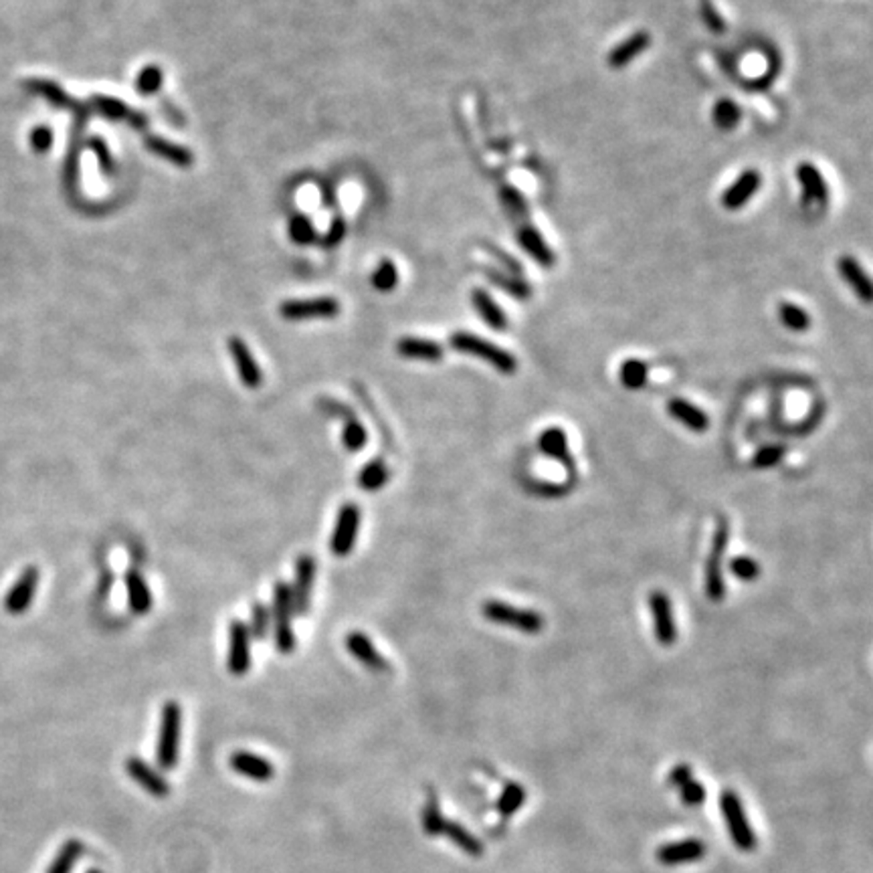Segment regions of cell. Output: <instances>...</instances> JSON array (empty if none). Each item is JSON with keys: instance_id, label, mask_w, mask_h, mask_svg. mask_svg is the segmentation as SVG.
Instances as JSON below:
<instances>
[{"instance_id": "836d02e7", "label": "cell", "mask_w": 873, "mask_h": 873, "mask_svg": "<svg viewBox=\"0 0 873 873\" xmlns=\"http://www.w3.org/2000/svg\"><path fill=\"white\" fill-rule=\"evenodd\" d=\"M742 120V110L732 100H719L714 105V124L719 130L730 132Z\"/></svg>"}, {"instance_id": "44dd1931", "label": "cell", "mask_w": 873, "mask_h": 873, "mask_svg": "<svg viewBox=\"0 0 873 873\" xmlns=\"http://www.w3.org/2000/svg\"><path fill=\"white\" fill-rule=\"evenodd\" d=\"M651 45V35L647 31H637L631 37H627L623 43H619L617 47L609 53V67L613 69H625L629 63L635 61L641 53L647 51V47Z\"/></svg>"}, {"instance_id": "d6986e66", "label": "cell", "mask_w": 873, "mask_h": 873, "mask_svg": "<svg viewBox=\"0 0 873 873\" xmlns=\"http://www.w3.org/2000/svg\"><path fill=\"white\" fill-rule=\"evenodd\" d=\"M538 447L546 457L556 459L558 463H562L566 467V471L574 473V457L569 447V437H566V433L561 427L546 429L544 433L540 435Z\"/></svg>"}, {"instance_id": "f546056e", "label": "cell", "mask_w": 873, "mask_h": 873, "mask_svg": "<svg viewBox=\"0 0 873 873\" xmlns=\"http://www.w3.org/2000/svg\"><path fill=\"white\" fill-rule=\"evenodd\" d=\"M389 480H391V471L382 459H372V461H368L358 473V485L364 491L382 490Z\"/></svg>"}, {"instance_id": "60d3db41", "label": "cell", "mask_w": 873, "mask_h": 873, "mask_svg": "<svg viewBox=\"0 0 873 873\" xmlns=\"http://www.w3.org/2000/svg\"><path fill=\"white\" fill-rule=\"evenodd\" d=\"M269 623H272V613H269V609L265 605H261V602H255L253 609H251V623L247 625L251 637L263 641V639H267L269 635Z\"/></svg>"}, {"instance_id": "ee69618b", "label": "cell", "mask_w": 873, "mask_h": 873, "mask_svg": "<svg viewBox=\"0 0 873 873\" xmlns=\"http://www.w3.org/2000/svg\"><path fill=\"white\" fill-rule=\"evenodd\" d=\"M500 201L503 203V206H506L508 213H511L518 219H524L528 214V206H526L524 196H521L516 191V188H511V186L503 188V191L500 193Z\"/></svg>"}, {"instance_id": "7dc6e473", "label": "cell", "mask_w": 873, "mask_h": 873, "mask_svg": "<svg viewBox=\"0 0 873 873\" xmlns=\"http://www.w3.org/2000/svg\"><path fill=\"white\" fill-rule=\"evenodd\" d=\"M524 789H521L520 785H508L506 789V793H503L501 800H500V811L503 815H511V813H516L520 805H521V800H524Z\"/></svg>"}, {"instance_id": "3957f363", "label": "cell", "mask_w": 873, "mask_h": 873, "mask_svg": "<svg viewBox=\"0 0 873 873\" xmlns=\"http://www.w3.org/2000/svg\"><path fill=\"white\" fill-rule=\"evenodd\" d=\"M481 615L485 620H490V623L511 627L526 635H538L544 629V617L540 615L538 610L521 609L498 599L485 600L481 605Z\"/></svg>"}, {"instance_id": "ac0fdd59", "label": "cell", "mask_w": 873, "mask_h": 873, "mask_svg": "<svg viewBox=\"0 0 873 873\" xmlns=\"http://www.w3.org/2000/svg\"><path fill=\"white\" fill-rule=\"evenodd\" d=\"M346 650L354 657V660L362 663L366 670L378 671V673L389 671V661L378 653L374 643L362 631H352L346 637Z\"/></svg>"}, {"instance_id": "83f0119b", "label": "cell", "mask_w": 873, "mask_h": 873, "mask_svg": "<svg viewBox=\"0 0 873 873\" xmlns=\"http://www.w3.org/2000/svg\"><path fill=\"white\" fill-rule=\"evenodd\" d=\"M146 148L152 152V154H156L160 158H164L168 160L170 164H174L178 168H188V166H193V154H191V150H186L184 146H178V144L174 142H168L164 138H156V136H150L146 140Z\"/></svg>"}, {"instance_id": "b9f144b4", "label": "cell", "mask_w": 873, "mask_h": 873, "mask_svg": "<svg viewBox=\"0 0 873 873\" xmlns=\"http://www.w3.org/2000/svg\"><path fill=\"white\" fill-rule=\"evenodd\" d=\"M730 570H732L736 579H740L744 582H750L754 579H759L760 564L750 556H736L734 561L730 562Z\"/></svg>"}, {"instance_id": "8992f818", "label": "cell", "mask_w": 873, "mask_h": 873, "mask_svg": "<svg viewBox=\"0 0 873 873\" xmlns=\"http://www.w3.org/2000/svg\"><path fill=\"white\" fill-rule=\"evenodd\" d=\"M360 508L356 503L348 501L338 510V518L334 524V532H332L330 540V551L338 558H344L354 551L356 540H358V530H360Z\"/></svg>"}, {"instance_id": "d6a6232c", "label": "cell", "mask_w": 873, "mask_h": 873, "mask_svg": "<svg viewBox=\"0 0 873 873\" xmlns=\"http://www.w3.org/2000/svg\"><path fill=\"white\" fill-rule=\"evenodd\" d=\"M37 580H39V572L35 570V569H29L25 574H23V579L19 580V584H16L15 590L11 592V599H8V607H11L13 610H23L29 607V602L35 595V589H37Z\"/></svg>"}, {"instance_id": "f907efd6", "label": "cell", "mask_w": 873, "mask_h": 873, "mask_svg": "<svg viewBox=\"0 0 873 873\" xmlns=\"http://www.w3.org/2000/svg\"><path fill=\"white\" fill-rule=\"evenodd\" d=\"M704 797H706L704 787H701L699 782L689 779L688 782H683L681 785V799L686 805H699L701 800H704Z\"/></svg>"}, {"instance_id": "ab89813d", "label": "cell", "mask_w": 873, "mask_h": 873, "mask_svg": "<svg viewBox=\"0 0 873 873\" xmlns=\"http://www.w3.org/2000/svg\"><path fill=\"white\" fill-rule=\"evenodd\" d=\"M164 81V71L158 65H148L140 71L136 79V89L142 95H154Z\"/></svg>"}, {"instance_id": "7402d4cb", "label": "cell", "mask_w": 873, "mask_h": 873, "mask_svg": "<svg viewBox=\"0 0 873 873\" xmlns=\"http://www.w3.org/2000/svg\"><path fill=\"white\" fill-rule=\"evenodd\" d=\"M706 855V845L698 839L670 843L657 849V861L663 866H680V863L698 861Z\"/></svg>"}, {"instance_id": "7a4b0ae2", "label": "cell", "mask_w": 873, "mask_h": 873, "mask_svg": "<svg viewBox=\"0 0 873 873\" xmlns=\"http://www.w3.org/2000/svg\"><path fill=\"white\" fill-rule=\"evenodd\" d=\"M180 738H183V708L176 701H166L162 708L156 744V762L162 770H173L178 764Z\"/></svg>"}, {"instance_id": "cb8c5ba5", "label": "cell", "mask_w": 873, "mask_h": 873, "mask_svg": "<svg viewBox=\"0 0 873 873\" xmlns=\"http://www.w3.org/2000/svg\"><path fill=\"white\" fill-rule=\"evenodd\" d=\"M397 352H399L402 358H409V360H422V362H439V360H443L445 350H443V346L437 344V342H433V340L409 336V338H401V340H399Z\"/></svg>"}, {"instance_id": "30bf717a", "label": "cell", "mask_w": 873, "mask_h": 873, "mask_svg": "<svg viewBox=\"0 0 873 873\" xmlns=\"http://www.w3.org/2000/svg\"><path fill=\"white\" fill-rule=\"evenodd\" d=\"M227 668L233 675L247 673L251 668V633L243 620H233L229 627Z\"/></svg>"}, {"instance_id": "74e56055", "label": "cell", "mask_w": 873, "mask_h": 873, "mask_svg": "<svg viewBox=\"0 0 873 873\" xmlns=\"http://www.w3.org/2000/svg\"><path fill=\"white\" fill-rule=\"evenodd\" d=\"M29 87L33 89V92L41 94L45 100L51 102L53 105H57V107H69L71 105V97L65 92H63V89L57 84H53V81L35 79V81H31Z\"/></svg>"}, {"instance_id": "bcb514c9", "label": "cell", "mask_w": 873, "mask_h": 873, "mask_svg": "<svg viewBox=\"0 0 873 873\" xmlns=\"http://www.w3.org/2000/svg\"><path fill=\"white\" fill-rule=\"evenodd\" d=\"M699 13H701V19H704V23H706L709 31L718 33V35L726 31V23L722 19V15L718 13V8L712 5V0H701Z\"/></svg>"}, {"instance_id": "277c9868", "label": "cell", "mask_w": 873, "mask_h": 873, "mask_svg": "<svg viewBox=\"0 0 873 873\" xmlns=\"http://www.w3.org/2000/svg\"><path fill=\"white\" fill-rule=\"evenodd\" d=\"M728 544H730V521L726 518H719L716 534L712 538V546H709V556L706 561V597L712 602H719L726 595L722 564Z\"/></svg>"}, {"instance_id": "d4e9b609", "label": "cell", "mask_w": 873, "mask_h": 873, "mask_svg": "<svg viewBox=\"0 0 873 873\" xmlns=\"http://www.w3.org/2000/svg\"><path fill=\"white\" fill-rule=\"evenodd\" d=\"M668 412L675 421L681 422L683 427L696 431V433H704L709 427V419L706 412L686 399H671L668 402Z\"/></svg>"}, {"instance_id": "816d5d0a", "label": "cell", "mask_w": 873, "mask_h": 873, "mask_svg": "<svg viewBox=\"0 0 873 873\" xmlns=\"http://www.w3.org/2000/svg\"><path fill=\"white\" fill-rule=\"evenodd\" d=\"M89 146H92V150L97 154V162H100V166L105 170V173H112L114 162H112V156H110V150H107V146H105V142L102 138H94L92 142H89Z\"/></svg>"}, {"instance_id": "d590c367", "label": "cell", "mask_w": 873, "mask_h": 873, "mask_svg": "<svg viewBox=\"0 0 873 873\" xmlns=\"http://www.w3.org/2000/svg\"><path fill=\"white\" fill-rule=\"evenodd\" d=\"M441 833H445V835L449 837V839H451V841L457 845V848H461V849L467 851V853H473V855H480V853H481V843L477 841L470 831L463 829V827L459 825V823H449V821H445L443 831H441Z\"/></svg>"}, {"instance_id": "c3c4849f", "label": "cell", "mask_w": 873, "mask_h": 873, "mask_svg": "<svg viewBox=\"0 0 873 873\" xmlns=\"http://www.w3.org/2000/svg\"><path fill=\"white\" fill-rule=\"evenodd\" d=\"M29 142H31L33 152H37V154H47L53 144L51 128H47V125H37V128L31 132Z\"/></svg>"}, {"instance_id": "7bdbcfd3", "label": "cell", "mask_w": 873, "mask_h": 873, "mask_svg": "<svg viewBox=\"0 0 873 873\" xmlns=\"http://www.w3.org/2000/svg\"><path fill=\"white\" fill-rule=\"evenodd\" d=\"M290 237L298 243V245H308L313 239H316V231H313L312 223L303 214H295L290 221Z\"/></svg>"}, {"instance_id": "5bb4252c", "label": "cell", "mask_w": 873, "mask_h": 873, "mask_svg": "<svg viewBox=\"0 0 873 873\" xmlns=\"http://www.w3.org/2000/svg\"><path fill=\"white\" fill-rule=\"evenodd\" d=\"M125 772H128L130 779L134 782H138V785L144 790H146V793H150L152 797H158V799L168 797L170 787H168V782L164 780V777H160V774L154 769H152L150 764H146L142 759H138V756H132V759L125 760Z\"/></svg>"}, {"instance_id": "9a60e30c", "label": "cell", "mask_w": 873, "mask_h": 873, "mask_svg": "<svg viewBox=\"0 0 873 873\" xmlns=\"http://www.w3.org/2000/svg\"><path fill=\"white\" fill-rule=\"evenodd\" d=\"M797 178L800 188H803L805 206L811 203L827 204V201H829V186H827L821 170L811 164V162H803V164L797 166Z\"/></svg>"}, {"instance_id": "484cf974", "label": "cell", "mask_w": 873, "mask_h": 873, "mask_svg": "<svg viewBox=\"0 0 873 873\" xmlns=\"http://www.w3.org/2000/svg\"><path fill=\"white\" fill-rule=\"evenodd\" d=\"M94 107L97 112H100L104 118L107 120H115V122H130L132 125H136V128H142V125H146L148 120L144 118V115H140L138 112H134L130 110L128 105H125L124 102L120 100H115V97H110V95H94V100H92Z\"/></svg>"}, {"instance_id": "52a82bcc", "label": "cell", "mask_w": 873, "mask_h": 873, "mask_svg": "<svg viewBox=\"0 0 873 873\" xmlns=\"http://www.w3.org/2000/svg\"><path fill=\"white\" fill-rule=\"evenodd\" d=\"M719 805H722V813H724V818L728 823V829H730V833H732V839L736 843V848H740L744 851H750L756 845V837L750 829L749 818H746L740 799L736 797L734 790H724Z\"/></svg>"}, {"instance_id": "7c38bea8", "label": "cell", "mask_w": 873, "mask_h": 873, "mask_svg": "<svg viewBox=\"0 0 873 873\" xmlns=\"http://www.w3.org/2000/svg\"><path fill=\"white\" fill-rule=\"evenodd\" d=\"M762 186V174L759 170H744V173L738 176L734 183L726 188L722 194V206L728 211H738L742 209L744 204H749L752 201V196L759 193V188Z\"/></svg>"}, {"instance_id": "4fadbf2b", "label": "cell", "mask_w": 873, "mask_h": 873, "mask_svg": "<svg viewBox=\"0 0 873 873\" xmlns=\"http://www.w3.org/2000/svg\"><path fill=\"white\" fill-rule=\"evenodd\" d=\"M229 352L233 356V362H235L241 382L245 384L247 389H259L261 382H263V372H261V366L257 364L253 354H251V350L245 342L237 336H233L229 340Z\"/></svg>"}, {"instance_id": "6da1fadb", "label": "cell", "mask_w": 873, "mask_h": 873, "mask_svg": "<svg viewBox=\"0 0 873 873\" xmlns=\"http://www.w3.org/2000/svg\"><path fill=\"white\" fill-rule=\"evenodd\" d=\"M449 344H451V348L457 350V352L483 360V362H488L501 374H514L520 366L514 354L503 350L501 346H496L488 340L471 334V332H455V334L449 338Z\"/></svg>"}, {"instance_id": "e575fe53", "label": "cell", "mask_w": 873, "mask_h": 873, "mask_svg": "<svg viewBox=\"0 0 873 873\" xmlns=\"http://www.w3.org/2000/svg\"><path fill=\"white\" fill-rule=\"evenodd\" d=\"M81 851H84V845H81L77 839H69L59 849L57 858H55V861L51 863V868L47 869V873H71V869H74Z\"/></svg>"}, {"instance_id": "11a10c76", "label": "cell", "mask_w": 873, "mask_h": 873, "mask_svg": "<svg viewBox=\"0 0 873 873\" xmlns=\"http://www.w3.org/2000/svg\"><path fill=\"white\" fill-rule=\"evenodd\" d=\"M89 873H102V871H89Z\"/></svg>"}, {"instance_id": "8d00e7d4", "label": "cell", "mask_w": 873, "mask_h": 873, "mask_svg": "<svg viewBox=\"0 0 873 873\" xmlns=\"http://www.w3.org/2000/svg\"><path fill=\"white\" fill-rule=\"evenodd\" d=\"M368 433L362 422L354 417H348L344 431H342V443L348 449V451H360L366 445Z\"/></svg>"}, {"instance_id": "ffe728a7", "label": "cell", "mask_w": 873, "mask_h": 873, "mask_svg": "<svg viewBox=\"0 0 873 873\" xmlns=\"http://www.w3.org/2000/svg\"><path fill=\"white\" fill-rule=\"evenodd\" d=\"M518 241L520 247L526 251V253L532 257L538 265L542 267H552L554 265V251L548 247V243L544 241L542 233H540L534 224H520L518 229Z\"/></svg>"}, {"instance_id": "4316f807", "label": "cell", "mask_w": 873, "mask_h": 873, "mask_svg": "<svg viewBox=\"0 0 873 873\" xmlns=\"http://www.w3.org/2000/svg\"><path fill=\"white\" fill-rule=\"evenodd\" d=\"M125 590H128V605L136 615H146L152 609V590L148 582L138 570L125 572Z\"/></svg>"}, {"instance_id": "f5cc1de1", "label": "cell", "mask_w": 873, "mask_h": 873, "mask_svg": "<svg viewBox=\"0 0 873 873\" xmlns=\"http://www.w3.org/2000/svg\"><path fill=\"white\" fill-rule=\"evenodd\" d=\"M344 231H346V229H344V221H342V219H336L334 223H332V227H330V231H328V235L323 237V243H326L328 247H334V245H338V243L342 241V237H344Z\"/></svg>"}, {"instance_id": "ba28073f", "label": "cell", "mask_w": 873, "mask_h": 873, "mask_svg": "<svg viewBox=\"0 0 873 873\" xmlns=\"http://www.w3.org/2000/svg\"><path fill=\"white\" fill-rule=\"evenodd\" d=\"M316 582V561L303 554L295 564V582L292 589V605L295 615H308L312 609V592Z\"/></svg>"}, {"instance_id": "681fc988", "label": "cell", "mask_w": 873, "mask_h": 873, "mask_svg": "<svg viewBox=\"0 0 873 873\" xmlns=\"http://www.w3.org/2000/svg\"><path fill=\"white\" fill-rule=\"evenodd\" d=\"M422 823H425V831L429 835H437L443 831L445 818L439 813V805L435 803V799H431V803L425 809V817H422Z\"/></svg>"}, {"instance_id": "f6af8a7d", "label": "cell", "mask_w": 873, "mask_h": 873, "mask_svg": "<svg viewBox=\"0 0 873 873\" xmlns=\"http://www.w3.org/2000/svg\"><path fill=\"white\" fill-rule=\"evenodd\" d=\"M782 459H785V447L769 445V447H762L760 451L754 455L752 465L756 467V470H769V467H774L777 463H780Z\"/></svg>"}, {"instance_id": "603a6c76", "label": "cell", "mask_w": 873, "mask_h": 873, "mask_svg": "<svg viewBox=\"0 0 873 873\" xmlns=\"http://www.w3.org/2000/svg\"><path fill=\"white\" fill-rule=\"evenodd\" d=\"M471 303L480 316L491 330L496 332H506L508 330V316L506 312L500 308V303L491 298V295L481 290V287H475L471 293Z\"/></svg>"}, {"instance_id": "4dcf8cb0", "label": "cell", "mask_w": 873, "mask_h": 873, "mask_svg": "<svg viewBox=\"0 0 873 873\" xmlns=\"http://www.w3.org/2000/svg\"><path fill=\"white\" fill-rule=\"evenodd\" d=\"M619 378H620V384H623L625 389L641 391L643 386L647 384V381H650V366H647L643 360L629 358V360H625L623 364H620Z\"/></svg>"}, {"instance_id": "f35d334b", "label": "cell", "mask_w": 873, "mask_h": 873, "mask_svg": "<svg viewBox=\"0 0 873 873\" xmlns=\"http://www.w3.org/2000/svg\"><path fill=\"white\" fill-rule=\"evenodd\" d=\"M397 283H399L397 265H394L392 261L384 259L372 273V285L378 292H392L394 287H397Z\"/></svg>"}, {"instance_id": "e0dca14e", "label": "cell", "mask_w": 873, "mask_h": 873, "mask_svg": "<svg viewBox=\"0 0 873 873\" xmlns=\"http://www.w3.org/2000/svg\"><path fill=\"white\" fill-rule=\"evenodd\" d=\"M837 272H839L841 279L848 283L853 293L863 303H869L873 300V285L869 282V277L866 273V269L859 265V261L851 255H843L837 259Z\"/></svg>"}, {"instance_id": "1f68e13d", "label": "cell", "mask_w": 873, "mask_h": 873, "mask_svg": "<svg viewBox=\"0 0 873 873\" xmlns=\"http://www.w3.org/2000/svg\"><path fill=\"white\" fill-rule=\"evenodd\" d=\"M779 318L782 326L795 332V334H800V332H807L811 328V316L793 302H782L779 305Z\"/></svg>"}, {"instance_id": "9c48e42d", "label": "cell", "mask_w": 873, "mask_h": 873, "mask_svg": "<svg viewBox=\"0 0 873 873\" xmlns=\"http://www.w3.org/2000/svg\"><path fill=\"white\" fill-rule=\"evenodd\" d=\"M650 609L653 615L655 639L665 647L673 645L675 639H678V627H675L673 607L668 592L653 590L650 595Z\"/></svg>"}, {"instance_id": "8fae6325", "label": "cell", "mask_w": 873, "mask_h": 873, "mask_svg": "<svg viewBox=\"0 0 873 873\" xmlns=\"http://www.w3.org/2000/svg\"><path fill=\"white\" fill-rule=\"evenodd\" d=\"M282 316L285 320H313V318H334L340 313V303L334 298H313V300H292L282 303Z\"/></svg>"}, {"instance_id": "2e32d148", "label": "cell", "mask_w": 873, "mask_h": 873, "mask_svg": "<svg viewBox=\"0 0 873 873\" xmlns=\"http://www.w3.org/2000/svg\"><path fill=\"white\" fill-rule=\"evenodd\" d=\"M229 762H231V769L235 770L237 774H241V777H245L249 780H255V782L272 780L273 774H275L273 764L269 762L265 756H259L255 752L239 750V752L231 756Z\"/></svg>"}, {"instance_id": "5b68a950", "label": "cell", "mask_w": 873, "mask_h": 873, "mask_svg": "<svg viewBox=\"0 0 873 873\" xmlns=\"http://www.w3.org/2000/svg\"><path fill=\"white\" fill-rule=\"evenodd\" d=\"M273 620L275 647L279 653H292L295 650L293 633V605H292V587L285 580L275 582L273 587V609L269 610Z\"/></svg>"}, {"instance_id": "db71d44e", "label": "cell", "mask_w": 873, "mask_h": 873, "mask_svg": "<svg viewBox=\"0 0 873 873\" xmlns=\"http://www.w3.org/2000/svg\"><path fill=\"white\" fill-rule=\"evenodd\" d=\"M691 777V770L688 764H680V767H675L673 772L670 774V780H671V785H683V782H688Z\"/></svg>"}, {"instance_id": "f1b7e54d", "label": "cell", "mask_w": 873, "mask_h": 873, "mask_svg": "<svg viewBox=\"0 0 873 873\" xmlns=\"http://www.w3.org/2000/svg\"><path fill=\"white\" fill-rule=\"evenodd\" d=\"M485 277H488L493 285L500 287L501 292L511 295L514 300H528L530 295H532V287H530V283L518 275L496 272V269H485Z\"/></svg>"}]
</instances>
